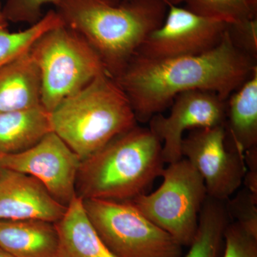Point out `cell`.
I'll return each instance as SVG.
<instances>
[{
  "label": "cell",
  "mask_w": 257,
  "mask_h": 257,
  "mask_svg": "<svg viewBox=\"0 0 257 257\" xmlns=\"http://www.w3.org/2000/svg\"><path fill=\"white\" fill-rule=\"evenodd\" d=\"M256 67L257 62L237 50L226 31L217 46L199 55L167 59L135 55L115 80L137 121L148 122L187 91H209L226 100Z\"/></svg>",
  "instance_id": "6da1fadb"
},
{
  "label": "cell",
  "mask_w": 257,
  "mask_h": 257,
  "mask_svg": "<svg viewBox=\"0 0 257 257\" xmlns=\"http://www.w3.org/2000/svg\"><path fill=\"white\" fill-rule=\"evenodd\" d=\"M64 25L97 52L113 78L122 73L154 30L165 20L164 0H60L56 6Z\"/></svg>",
  "instance_id": "7a4b0ae2"
},
{
  "label": "cell",
  "mask_w": 257,
  "mask_h": 257,
  "mask_svg": "<svg viewBox=\"0 0 257 257\" xmlns=\"http://www.w3.org/2000/svg\"><path fill=\"white\" fill-rule=\"evenodd\" d=\"M165 165L160 140L150 128L136 125L81 161L77 196L132 200L161 177Z\"/></svg>",
  "instance_id": "3957f363"
},
{
  "label": "cell",
  "mask_w": 257,
  "mask_h": 257,
  "mask_svg": "<svg viewBox=\"0 0 257 257\" xmlns=\"http://www.w3.org/2000/svg\"><path fill=\"white\" fill-rule=\"evenodd\" d=\"M50 122L81 161L138 125L127 96L107 72L62 101L50 113Z\"/></svg>",
  "instance_id": "277c9868"
},
{
  "label": "cell",
  "mask_w": 257,
  "mask_h": 257,
  "mask_svg": "<svg viewBox=\"0 0 257 257\" xmlns=\"http://www.w3.org/2000/svg\"><path fill=\"white\" fill-rule=\"evenodd\" d=\"M30 51L41 73V104L50 113L106 72L97 52L64 24L45 32Z\"/></svg>",
  "instance_id": "5b68a950"
},
{
  "label": "cell",
  "mask_w": 257,
  "mask_h": 257,
  "mask_svg": "<svg viewBox=\"0 0 257 257\" xmlns=\"http://www.w3.org/2000/svg\"><path fill=\"white\" fill-rule=\"evenodd\" d=\"M161 177L163 181L157 190L148 194L143 193L130 202L179 244L189 247L207 197L204 179L184 157L168 164Z\"/></svg>",
  "instance_id": "8992f818"
},
{
  "label": "cell",
  "mask_w": 257,
  "mask_h": 257,
  "mask_svg": "<svg viewBox=\"0 0 257 257\" xmlns=\"http://www.w3.org/2000/svg\"><path fill=\"white\" fill-rule=\"evenodd\" d=\"M101 241L116 257H182L183 246L130 201L82 199Z\"/></svg>",
  "instance_id": "52a82bcc"
},
{
  "label": "cell",
  "mask_w": 257,
  "mask_h": 257,
  "mask_svg": "<svg viewBox=\"0 0 257 257\" xmlns=\"http://www.w3.org/2000/svg\"><path fill=\"white\" fill-rule=\"evenodd\" d=\"M182 153L202 176L207 197L226 202L242 185L244 155L228 147L224 125L190 130Z\"/></svg>",
  "instance_id": "ba28073f"
},
{
  "label": "cell",
  "mask_w": 257,
  "mask_h": 257,
  "mask_svg": "<svg viewBox=\"0 0 257 257\" xmlns=\"http://www.w3.org/2000/svg\"><path fill=\"white\" fill-rule=\"evenodd\" d=\"M228 25L179 5H169L163 23L149 35L136 55L167 59L204 53L220 43Z\"/></svg>",
  "instance_id": "9c48e42d"
},
{
  "label": "cell",
  "mask_w": 257,
  "mask_h": 257,
  "mask_svg": "<svg viewBox=\"0 0 257 257\" xmlns=\"http://www.w3.org/2000/svg\"><path fill=\"white\" fill-rule=\"evenodd\" d=\"M81 160L54 132L26 151L0 155V165L35 177L57 202L67 207L77 196L76 181Z\"/></svg>",
  "instance_id": "30bf717a"
},
{
  "label": "cell",
  "mask_w": 257,
  "mask_h": 257,
  "mask_svg": "<svg viewBox=\"0 0 257 257\" xmlns=\"http://www.w3.org/2000/svg\"><path fill=\"white\" fill-rule=\"evenodd\" d=\"M226 101L209 91H187L176 96L169 116L160 113L152 116L148 128L162 143L165 164L183 157L182 143L186 131L224 125Z\"/></svg>",
  "instance_id": "8fae6325"
},
{
  "label": "cell",
  "mask_w": 257,
  "mask_h": 257,
  "mask_svg": "<svg viewBox=\"0 0 257 257\" xmlns=\"http://www.w3.org/2000/svg\"><path fill=\"white\" fill-rule=\"evenodd\" d=\"M67 207L57 202L35 177L3 169L0 173V221L40 219L56 223Z\"/></svg>",
  "instance_id": "7c38bea8"
},
{
  "label": "cell",
  "mask_w": 257,
  "mask_h": 257,
  "mask_svg": "<svg viewBox=\"0 0 257 257\" xmlns=\"http://www.w3.org/2000/svg\"><path fill=\"white\" fill-rule=\"evenodd\" d=\"M42 79L31 51L0 68V113L40 105Z\"/></svg>",
  "instance_id": "4fadbf2b"
},
{
  "label": "cell",
  "mask_w": 257,
  "mask_h": 257,
  "mask_svg": "<svg viewBox=\"0 0 257 257\" xmlns=\"http://www.w3.org/2000/svg\"><path fill=\"white\" fill-rule=\"evenodd\" d=\"M226 143L241 155L257 147V67L226 101Z\"/></svg>",
  "instance_id": "5bb4252c"
},
{
  "label": "cell",
  "mask_w": 257,
  "mask_h": 257,
  "mask_svg": "<svg viewBox=\"0 0 257 257\" xmlns=\"http://www.w3.org/2000/svg\"><path fill=\"white\" fill-rule=\"evenodd\" d=\"M55 224L40 219L0 221V247L13 257H56Z\"/></svg>",
  "instance_id": "9a60e30c"
},
{
  "label": "cell",
  "mask_w": 257,
  "mask_h": 257,
  "mask_svg": "<svg viewBox=\"0 0 257 257\" xmlns=\"http://www.w3.org/2000/svg\"><path fill=\"white\" fill-rule=\"evenodd\" d=\"M59 234L56 257H116L101 241L76 196L62 219L55 223Z\"/></svg>",
  "instance_id": "2e32d148"
},
{
  "label": "cell",
  "mask_w": 257,
  "mask_h": 257,
  "mask_svg": "<svg viewBox=\"0 0 257 257\" xmlns=\"http://www.w3.org/2000/svg\"><path fill=\"white\" fill-rule=\"evenodd\" d=\"M51 132L50 113L42 104L0 113V155L26 151Z\"/></svg>",
  "instance_id": "e0dca14e"
},
{
  "label": "cell",
  "mask_w": 257,
  "mask_h": 257,
  "mask_svg": "<svg viewBox=\"0 0 257 257\" xmlns=\"http://www.w3.org/2000/svg\"><path fill=\"white\" fill-rule=\"evenodd\" d=\"M230 219L226 202L207 197L199 217L195 236L184 257H219Z\"/></svg>",
  "instance_id": "ac0fdd59"
},
{
  "label": "cell",
  "mask_w": 257,
  "mask_h": 257,
  "mask_svg": "<svg viewBox=\"0 0 257 257\" xmlns=\"http://www.w3.org/2000/svg\"><path fill=\"white\" fill-rule=\"evenodd\" d=\"M60 15L50 10L38 23L23 31L11 32L0 25V68L29 52L45 32L63 25Z\"/></svg>",
  "instance_id": "d6986e66"
},
{
  "label": "cell",
  "mask_w": 257,
  "mask_h": 257,
  "mask_svg": "<svg viewBox=\"0 0 257 257\" xmlns=\"http://www.w3.org/2000/svg\"><path fill=\"white\" fill-rule=\"evenodd\" d=\"M184 3L196 14L228 23L257 18V0H185Z\"/></svg>",
  "instance_id": "ffe728a7"
},
{
  "label": "cell",
  "mask_w": 257,
  "mask_h": 257,
  "mask_svg": "<svg viewBox=\"0 0 257 257\" xmlns=\"http://www.w3.org/2000/svg\"><path fill=\"white\" fill-rule=\"evenodd\" d=\"M221 257H257V232L237 221H230L224 235Z\"/></svg>",
  "instance_id": "44dd1931"
},
{
  "label": "cell",
  "mask_w": 257,
  "mask_h": 257,
  "mask_svg": "<svg viewBox=\"0 0 257 257\" xmlns=\"http://www.w3.org/2000/svg\"><path fill=\"white\" fill-rule=\"evenodd\" d=\"M60 0H6L2 8V14L7 23H28L31 25L43 18L42 8L45 5L57 6Z\"/></svg>",
  "instance_id": "7402d4cb"
},
{
  "label": "cell",
  "mask_w": 257,
  "mask_h": 257,
  "mask_svg": "<svg viewBox=\"0 0 257 257\" xmlns=\"http://www.w3.org/2000/svg\"><path fill=\"white\" fill-rule=\"evenodd\" d=\"M230 219L257 232V197L247 189H242L226 204Z\"/></svg>",
  "instance_id": "603a6c76"
},
{
  "label": "cell",
  "mask_w": 257,
  "mask_h": 257,
  "mask_svg": "<svg viewBox=\"0 0 257 257\" xmlns=\"http://www.w3.org/2000/svg\"><path fill=\"white\" fill-rule=\"evenodd\" d=\"M226 31L234 46L257 62V18L229 23Z\"/></svg>",
  "instance_id": "cb8c5ba5"
},
{
  "label": "cell",
  "mask_w": 257,
  "mask_h": 257,
  "mask_svg": "<svg viewBox=\"0 0 257 257\" xmlns=\"http://www.w3.org/2000/svg\"><path fill=\"white\" fill-rule=\"evenodd\" d=\"M106 1L110 2L111 3H114V4H119L120 3L126 1V0H106ZM167 5H179L181 3H184L185 0H164Z\"/></svg>",
  "instance_id": "d4e9b609"
},
{
  "label": "cell",
  "mask_w": 257,
  "mask_h": 257,
  "mask_svg": "<svg viewBox=\"0 0 257 257\" xmlns=\"http://www.w3.org/2000/svg\"><path fill=\"white\" fill-rule=\"evenodd\" d=\"M0 25H8V23L3 18V14H2V7L0 5Z\"/></svg>",
  "instance_id": "484cf974"
},
{
  "label": "cell",
  "mask_w": 257,
  "mask_h": 257,
  "mask_svg": "<svg viewBox=\"0 0 257 257\" xmlns=\"http://www.w3.org/2000/svg\"><path fill=\"white\" fill-rule=\"evenodd\" d=\"M0 257H13L12 256L10 253L7 252L6 251H5L3 248L0 247Z\"/></svg>",
  "instance_id": "4316f807"
},
{
  "label": "cell",
  "mask_w": 257,
  "mask_h": 257,
  "mask_svg": "<svg viewBox=\"0 0 257 257\" xmlns=\"http://www.w3.org/2000/svg\"><path fill=\"white\" fill-rule=\"evenodd\" d=\"M3 167H2L1 165H0V173H1L2 170H3Z\"/></svg>",
  "instance_id": "83f0119b"
}]
</instances>
